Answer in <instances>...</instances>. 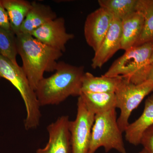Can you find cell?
Here are the masks:
<instances>
[{"instance_id": "cell-1", "label": "cell", "mask_w": 153, "mask_h": 153, "mask_svg": "<svg viewBox=\"0 0 153 153\" xmlns=\"http://www.w3.org/2000/svg\"><path fill=\"white\" fill-rule=\"evenodd\" d=\"M84 67L60 61L55 74L44 77L35 92L40 106L58 105L70 96L80 95Z\"/></svg>"}, {"instance_id": "cell-2", "label": "cell", "mask_w": 153, "mask_h": 153, "mask_svg": "<svg viewBox=\"0 0 153 153\" xmlns=\"http://www.w3.org/2000/svg\"><path fill=\"white\" fill-rule=\"evenodd\" d=\"M17 52L21 58L22 68L34 91L44 78L45 72L55 71L57 60L63 52L41 43L30 34L16 36Z\"/></svg>"}, {"instance_id": "cell-3", "label": "cell", "mask_w": 153, "mask_h": 153, "mask_svg": "<svg viewBox=\"0 0 153 153\" xmlns=\"http://www.w3.org/2000/svg\"><path fill=\"white\" fill-rule=\"evenodd\" d=\"M153 43L132 47L115 60L103 75L121 76L135 84L146 81L151 64Z\"/></svg>"}, {"instance_id": "cell-4", "label": "cell", "mask_w": 153, "mask_h": 153, "mask_svg": "<svg viewBox=\"0 0 153 153\" xmlns=\"http://www.w3.org/2000/svg\"><path fill=\"white\" fill-rule=\"evenodd\" d=\"M0 77L10 81L22 96L27 111L25 121L26 129L36 128L41 119V106L35 91L31 87L22 67L0 55Z\"/></svg>"}, {"instance_id": "cell-5", "label": "cell", "mask_w": 153, "mask_h": 153, "mask_svg": "<svg viewBox=\"0 0 153 153\" xmlns=\"http://www.w3.org/2000/svg\"><path fill=\"white\" fill-rule=\"evenodd\" d=\"M122 133L118 125L116 108L96 114L87 153H95L101 147L106 152L114 149L126 153Z\"/></svg>"}, {"instance_id": "cell-6", "label": "cell", "mask_w": 153, "mask_h": 153, "mask_svg": "<svg viewBox=\"0 0 153 153\" xmlns=\"http://www.w3.org/2000/svg\"><path fill=\"white\" fill-rule=\"evenodd\" d=\"M153 90V83L150 81L135 84L121 76L114 93L116 108L120 110V115L117 118L118 125L123 133L129 124V119L132 112Z\"/></svg>"}, {"instance_id": "cell-7", "label": "cell", "mask_w": 153, "mask_h": 153, "mask_svg": "<svg viewBox=\"0 0 153 153\" xmlns=\"http://www.w3.org/2000/svg\"><path fill=\"white\" fill-rule=\"evenodd\" d=\"M95 116L86 105L82 96H79L76 118L69 122L71 153H88Z\"/></svg>"}, {"instance_id": "cell-8", "label": "cell", "mask_w": 153, "mask_h": 153, "mask_svg": "<svg viewBox=\"0 0 153 153\" xmlns=\"http://www.w3.org/2000/svg\"><path fill=\"white\" fill-rule=\"evenodd\" d=\"M107 10L100 7L88 15L84 26V35L88 45L94 52L101 45L114 19Z\"/></svg>"}, {"instance_id": "cell-9", "label": "cell", "mask_w": 153, "mask_h": 153, "mask_svg": "<svg viewBox=\"0 0 153 153\" xmlns=\"http://www.w3.org/2000/svg\"><path fill=\"white\" fill-rule=\"evenodd\" d=\"M41 43L62 52L66 51V44L74 36L66 31L65 21L62 17L50 21L35 30L31 34Z\"/></svg>"}, {"instance_id": "cell-10", "label": "cell", "mask_w": 153, "mask_h": 153, "mask_svg": "<svg viewBox=\"0 0 153 153\" xmlns=\"http://www.w3.org/2000/svg\"><path fill=\"white\" fill-rule=\"evenodd\" d=\"M69 117L62 116L47 126L49 141L45 147L36 153H71Z\"/></svg>"}, {"instance_id": "cell-11", "label": "cell", "mask_w": 153, "mask_h": 153, "mask_svg": "<svg viewBox=\"0 0 153 153\" xmlns=\"http://www.w3.org/2000/svg\"><path fill=\"white\" fill-rule=\"evenodd\" d=\"M121 20L114 18L108 32L91 60V66L101 68L118 50L121 49Z\"/></svg>"}, {"instance_id": "cell-12", "label": "cell", "mask_w": 153, "mask_h": 153, "mask_svg": "<svg viewBox=\"0 0 153 153\" xmlns=\"http://www.w3.org/2000/svg\"><path fill=\"white\" fill-rule=\"evenodd\" d=\"M153 125V94L146 99L143 113L137 120L130 124L126 128V140L135 146L140 144L145 131Z\"/></svg>"}, {"instance_id": "cell-13", "label": "cell", "mask_w": 153, "mask_h": 153, "mask_svg": "<svg viewBox=\"0 0 153 153\" xmlns=\"http://www.w3.org/2000/svg\"><path fill=\"white\" fill-rule=\"evenodd\" d=\"M31 4L20 33L31 35L42 25L57 18L56 13L50 6L36 1L32 2Z\"/></svg>"}, {"instance_id": "cell-14", "label": "cell", "mask_w": 153, "mask_h": 153, "mask_svg": "<svg viewBox=\"0 0 153 153\" xmlns=\"http://www.w3.org/2000/svg\"><path fill=\"white\" fill-rule=\"evenodd\" d=\"M144 18L135 11L121 20V49L126 51L135 47L142 33Z\"/></svg>"}, {"instance_id": "cell-15", "label": "cell", "mask_w": 153, "mask_h": 153, "mask_svg": "<svg viewBox=\"0 0 153 153\" xmlns=\"http://www.w3.org/2000/svg\"><path fill=\"white\" fill-rule=\"evenodd\" d=\"M121 76H94L85 72L82 76L81 92L91 93H114Z\"/></svg>"}, {"instance_id": "cell-16", "label": "cell", "mask_w": 153, "mask_h": 153, "mask_svg": "<svg viewBox=\"0 0 153 153\" xmlns=\"http://www.w3.org/2000/svg\"><path fill=\"white\" fill-rule=\"evenodd\" d=\"M8 16L11 30L16 36L21 33L23 22L31 7V2L25 0H2Z\"/></svg>"}, {"instance_id": "cell-17", "label": "cell", "mask_w": 153, "mask_h": 153, "mask_svg": "<svg viewBox=\"0 0 153 153\" xmlns=\"http://www.w3.org/2000/svg\"><path fill=\"white\" fill-rule=\"evenodd\" d=\"M80 95L89 109L95 115L116 108L114 93L82 92Z\"/></svg>"}, {"instance_id": "cell-18", "label": "cell", "mask_w": 153, "mask_h": 153, "mask_svg": "<svg viewBox=\"0 0 153 153\" xmlns=\"http://www.w3.org/2000/svg\"><path fill=\"white\" fill-rule=\"evenodd\" d=\"M136 11L142 14L144 25L142 33L135 47L153 43V0H137Z\"/></svg>"}, {"instance_id": "cell-19", "label": "cell", "mask_w": 153, "mask_h": 153, "mask_svg": "<svg viewBox=\"0 0 153 153\" xmlns=\"http://www.w3.org/2000/svg\"><path fill=\"white\" fill-rule=\"evenodd\" d=\"M98 3L100 7L121 20L136 11L137 0H99Z\"/></svg>"}, {"instance_id": "cell-20", "label": "cell", "mask_w": 153, "mask_h": 153, "mask_svg": "<svg viewBox=\"0 0 153 153\" xmlns=\"http://www.w3.org/2000/svg\"><path fill=\"white\" fill-rule=\"evenodd\" d=\"M17 55L16 35L12 30L0 27V55L17 65Z\"/></svg>"}, {"instance_id": "cell-21", "label": "cell", "mask_w": 153, "mask_h": 153, "mask_svg": "<svg viewBox=\"0 0 153 153\" xmlns=\"http://www.w3.org/2000/svg\"><path fill=\"white\" fill-rule=\"evenodd\" d=\"M140 144L150 153H153V125L147 130L142 137Z\"/></svg>"}, {"instance_id": "cell-22", "label": "cell", "mask_w": 153, "mask_h": 153, "mask_svg": "<svg viewBox=\"0 0 153 153\" xmlns=\"http://www.w3.org/2000/svg\"><path fill=\"white\" fill-rule=\"evenodd\" d=\"M0 27L11 30L7 13L3 6L2 0H0Z\"/></svg>"}, {"instance_id": "cell-23", "label": "cell", "mask_w": 153, "mask_h": 153, "mask_svg": "<svg viewBox=\"0 0 153 153\" xmlns=\"http://www.w3.org/2000/svg\"><path fill=\"white\" fill-rule=\"evenodd\" d=\"M146 81H149L153 83V63L151 64L149 71L147 76Z\"/></svg>"}, {"instance_id": "cell-24", "label": "cell", "mask_w": 153, "mask_h": 153, "mask_svg": "<svg viewBox=\"0 0 153 153\" xmlns=\"http://www.w3.org/2000/svg\"><path fill=\"white\" fill-rule=\"evenodd\" d=\"M138 153H150L146 149L143 148L142 150L140 152Z\"/></svg>"}, {"instance_id": "cell-25", "label": "cell", "mask_w": 153, "mask_h": 153, "mask_svg": "<svg viewBox=\"0 0 153 153\" xmlns=\"http://www.w3.org/2000/svg\"><path fill=\"white\" fill-rule=\"evenodd\" d=\"M150 62L151 64H153V52H152V56H151V57L150 61Z\"/></svg>"}, {"instance_id": "cell-26", "label": "cell", "mask_w": 153, "mask_h": 153, "mask_svg": "<svg viewBox=\"0 0 153 153\" xmlns=\"http://www.w3.org/2000/svg\"><path fill=\"white\" fill-rule=\"evenodd\" d=\"M1 77H0V79H1Z\"/></svg>"}, {"instance_id": "cell-27", "label": "cell", "mask_w": 153, "mask_h": 153, "mask_svg": "<svg viewBox=\"0 0 153 153\" xmlns=\"http://www.w3.org/2000/svg\"><path fill=\"white\" fill-rule=\"evenodd\" d=\"M152 92H153V91H152Z\"/></svg>"}]
</instances>
